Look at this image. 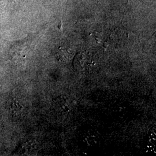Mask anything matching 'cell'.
I'll return each instance as SVG.
<instances>
[{
  "mask_svg": "<svg viewBox=\"0 0 156 156\" xmlns=\"http://www.w3.org/2000/svg\"><path fill=\"white\" fill-rule=\"evenodd\" d=\"M95 63L89 57L84 53L79 54L75 57L73 61L74 68L79 71H84V69L94 66Z\"/></svg>",
  "mask_w": 156,
  "mask_h": 156,
  "instance_id": "obj_1",
  "label": "cell"
}]
</instances>
